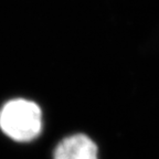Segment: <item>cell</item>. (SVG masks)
<instances>
[{"mask_svg":"<svg viewBox=\"0 0 159 159\" xmlns=\"http://www.w3.org/2000/svg\"><path fill=\"white\" fill-rule=\"evenodd\" d=\"M0 128L17 142H29L41 132V111L35 103L25 99H12L0 111Z\"/></svg>","mask_w":159,"mask_h":159,"instance_id":"cell-1","label":"cell"},{"mask_svg":"<svg viewBox=\"0 0 159 159\" xmlns=\"http://www.w3.org/2000/svg\"><path fill=\"white\" fill-rule=\"evenodd\" d=\"M54 159H97V147L85 135H73L57 145Z\"/></svg>","mask_w":159,"mask_h":159,"instance_id":"cell-2","label":"cell"}]
</instances>
